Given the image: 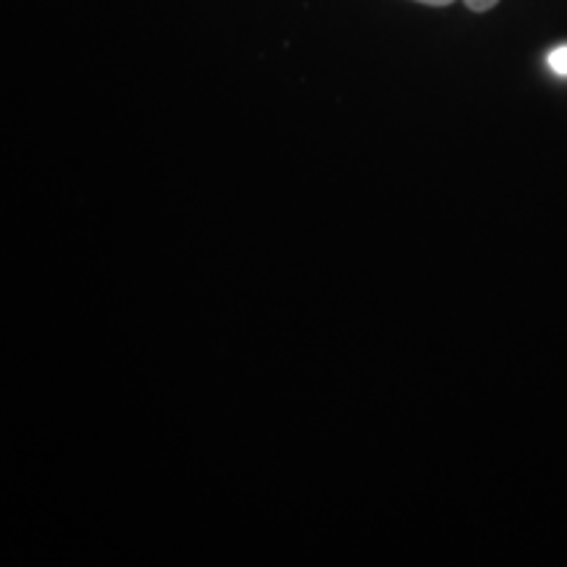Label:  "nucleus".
<instances>
[{
    "label": "nucleus",
    "mask_w": 567,
    "mask_h": 567,
    "mask_svg": "<svg viewBox=\"0 0 567 567\" xmlns=\"http://www.w3.org/2000/svg\"><path fill=\"white\" fill-rule=\"evenodd\" d=\"M499 3V0H465V6L471 11H476V13H481V11H488V9H494V6Z\"/></svg>",
    "instance_id": "obj_2"
},
{
    "label": "nucleus",
    "mask_w": 567,
    "mask_h": 567,
    "mask_svg": "<svg viewBox=\"0 0 567 567\" xmlns=\"http://www.w3.org/2000/svg\"><path fill=\"white\" fill-rule=\"evenodd\" d=\"M549 66L555 74L567 76V45H559L549 53Z\"/></svg>",
    "instance_id": "obj_1"
},
{
    "label": "nucleus",
    "mask_w": 567,
    "mask_h": 567,
    "mask_svg": "<svg viewBox=\"0 0 567 567\" xmlns=\"http://www.w3.org/2000/svg\"><path fill=\"white\" fill-rule=\"evenodd\" d=\"M417 3H425V6H450L452 0H417Z\"/></svg>",
    "instance_id": "obj_3"
}]
</instances>
